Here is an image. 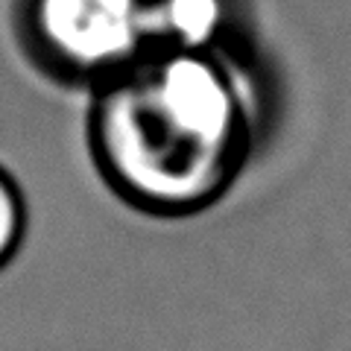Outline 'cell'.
Instances as JSON below:
<instances>
[{
  "instance_id": "3957f363",
  "label": "cell",
  "mask_w": 351,
  "mask_h": 351,
  "mask_svg": "<svg viewBox=\"0 0 351 351\" xmlns=\"http://www.w3.org/2000/svg\"><path fill=\"white\" fill-rule=\"evenodd\" d=\"M149 50H226L237 44V0H147Z\"/></svg>"
},
{
  "instance_id": "6da1fadb",
  "label": "cell",
  "mask_w": 351,
  "mask_h": 351,
  "mask_svg": "<svg viewBox=\"0 0 351 351\" xmlns=\"http://www.w3.org/2000/svg\"><path fill=\"white\" fill-rule=\"evenodd\" d=\"M263 126V91L240 47H152L91 91L88 152L126 208L184 219L234 188Z\"/></svg>"
},
{
  "instance_id": "7a4b0ae2",
  "label": "cell",
  "mask_w": 351,
  "mask_h": 351,
  "mask_svg": "<svg viewBox=\"0 0 351 351\" xmlns=\"http://www.w3.org/2000/svg\"><path fill=\"white\" fill-rule=\"evenodd\" d=\"M18 44L59 85L100 88L149 50L147 0H12Z\"/></svg>"
},
{
  "instance_id": "277c9868",
  "label": "cell",
  "mask_w": 351,
  "mask_h": 351,
  "mask_svg": "<svg viewBox=\"0 0 351 351\" xmlns=\"http://www.w3.org/2000/svg\"><path fill=\"white\" fill-rule=\"evenodd\" d=\"M27 223H29V211L24 191L15 182V176L0 164V272L12 263V258L24 246Z\"/></svg>"
}]
</instances>
